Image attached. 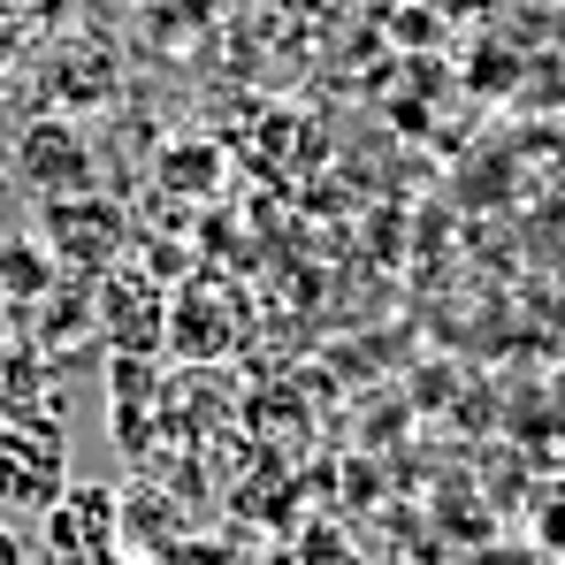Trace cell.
<instances>
[{"instance_id": "cell-1", "label": "cell", "mask_w": 565, "mask_h": 565, "mask_svg": "<svg viewBox=\"0 0 565 565\" xmlns=\"http://www.w3.org/2000/svg\"><path fill=\"white\" fill-rule=\"evenodd\" d=\"M70 497V436L46 413L0 420V512H54Z\"/></svg>"}, {"instance_id": "cell-2", "label": "cell", "mask_w": 565, "mask_h": 565, "mask_svg": "<svg viewBox=\"0 0 565 565\" xmlns=\"http://www.w3.org/2000/svg\"><path fill=\"white\" fill-rule=\"evenodd\" d=\"M46 253L62 260V268H85L99 276L115 253H122V237H130V222H122V206L115 199H93V191H70V199H46Z\"/></svg>"}, {"instance_id": "cell-3", "label": "cell", "mask_w": 565, "mask_h": 565, "mask_svg": "<svg viewBox=\"0 0 565 565\" xmlns=\"http://www.w3.org/2000/svg\"><path fill=\"white\" fill-rule=\"evenodd\" d=\"M15 161H23V177H31V184L54 191V199H70V191H93V146H85V130H77V122H62V115L31 122Z\"/></svg>"}, {"instance_id": "cell-4", "label": "cell", "mask_w": 565, "mask_h": 565, "mask_svg": "<svg viewBox=\"0 0 565 565\" xmlns=\"http://www.w3.org/2000/svg\"><path fill=\"white\" fill-rule=\"evenodd\" d=\"M115 527H122V504L93 481H70V497L46 512V551L54 558H99L115 543Z\"/></svg>"}, {"instance_id": "cell-5", "label": "cell", "mask_w": 565, "mask_h": 565, "mask_svg": "<svg viewBox=\"0 0 565 565\" xmlns=\"http://www.w3.org/2000/svg\"><path fill=\"white\" fill-rule=\"evenodd\" d=\"M99 329L115 337V352H138V360H146V352L169 337V298H161V282L115 276L107 298H99Z\"/></svg>"}, {"instance_id": "cell-6", "label": "cell", "mask_w": 565, "mask_h": 565, "mask_svg": "<svg viewBox=\"0 0 565 565\" xmlns=\"http://www.w3.org/2000/svg\"><path fill=\"white\" fill-rule=\"evenodd\" d=\"M169 344L184 352V360H222L230 344H237V306L222 298V290H191L169 306Z\"/></svg>"}, {"instance_id": "cell-7", "label": "cell", "mask_w": 565, "mask_h": 565, "mask_svg": "<svg viewBox=\"0 0 565 565\" xmlns=\"http://www.w3.org/2000/svg\"><path fill=\"white\" fill-rule=\"evenodd\" d=\"M54 282H62V260L46 253V237H0V298H15V306H39V298H54Z\"/></svg>"}, {"instance_id": "cell-8", "label": "cell", "mask_w": 565, "mask_h": 565, "mask_svg": "<svg viewBox=\"0 0 565 565\" xmlns=\"http://www.w3.org/2000/svg\"><path fill=\"white\" fill-rule=\"evenodd\" d=\"M161 184L177 191V199H214L222 191V146L214 138H177V146H161Z\"/></svg>"}, {"instance_id": "cell-9", "label": "cell", "mask_w": 565, "mask_h": 565, "mask_svg": "<svg viewBox=\"0 0 565 565\" xmlns=\"http://www.w3.org/2000/svg\"><path fill=\"white\" fill-rule=\"evenodd\" d=\"M77 62L62 70V99H107L115 93V62L99 54V46H70Z\"/></svg>"}, {"instance_id": "cell-10", "label": "cell", "mask_w": 565, "mask_h": 565, "mask_svg": "<svg viewBox=\"0 0 565 565\" xmlns=\"http://www.w3.org/2000/svg\"><path fill=\"white\" fill-rule=\"evenodd\" d=\"M122 527H130V535H169V504H161V497H130V504H122Z\"/></svg>"}, {"instance_id": "cell-11", "label": "cell", "mask_w": 565, "mask_h": 565, "mask_svg": "<svg viewBox=\"0 0 565 565\" xmlns=\"http://www.w3.org/2000/svg\"><path fill=\"white\" fill-rule=\"evenodd\" d=\"M0 565H39V558H31V535L8 527V520H0Z\"/></svg>"}, {"instance_id": "cell-12", "label": "cell", "mask_w": 565, "mask_h": 565, "mask_svg": "<svg viewBox=\"0 0 565 565\" xmlns=\"http://www.w3.org/2000/svg\"><path fill=\"white\" fill-rule=\"evenodd\" d=\"M543 535H551V551H565V504H551V512H543Z\"/></svg>"}, {"instance_id": "cell-13", "label": "cell", "mask_w": 565, "mask_h": 565, "mask_svg": "<svg viewBox=\"0 0 565 565\" xmlns=\"http://www.w3.org/2000/svg\"><path fill=\"white\" fill-rule=\"evenodd\" d=\"M15 46H23V31H15V23H8V15H0V70H8V62H15Z\"/></svg>"}]
</instances>
